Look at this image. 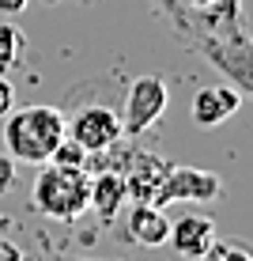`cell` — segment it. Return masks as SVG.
I'll return each instance as SVG.
<instances>
[{"label":"cell","mask_w":253,"mask_h":261,"mask_svg":"<svg viewBox=\"0 0 253 261\" xmlns=\"http://www.w3.org/2000/svg\"><path fill=\"white\" fill-rule=\"evenodd\" d=\"M166 102H170V91H166V80H162V76H140V80H132L129 95H125L121 129L129 133V137L148 133L151 125L162 118Z\"/></svg>","instance_id":"5b68a950"},{"label":"cell","mask_w":253,"mask_h":261,"mask_svg":"<svg viewBox=\"0 0 253 261\" xmlns=\"http://www.w3.org/2000/svg\"><path fill=\"white\" fill-rule=\"evenodd\" d=\"M23 53H26V34L12 19H0V76H8L12 68H19Z\"/></svg>","instance_id":"8fae6325"},{"label":"cell","mask_w":253,"mask_h":261,"mask_svg":"<svg viewBox=\"0 0 253 261\" xmlns=\"http://www.w3.org/2000/svg\"><path fill=\"white\" fill-rule=\"evenodd\" d=\"M166 235H170L166 212L155 208V204H148V201H132V208H129V239L136 242V246H144V250H159V246H166Z\"/></svg>","instance_id":"9c48e42d"},{"label":"cell","mask_w":253,"mask_h":261,"mask_svg":"<svg viewBox=\"0 0 253 261\" xmlns=\"http://www.w3.org/2000/svg\"><path fill=\"white\" fill-rule=\"evenodd\" d=\"M223 193V182L212 170L201 167H166V174L159 178V186L151 190L148 204L155 208H170L178 201H215Z\"/></svg>","instance_id":"277c9868"},{"label":"cell","mask_w":253,"mask_h":261,"mask_svg":"<svg viewBox=\"0 0 253 261\" xmlns=\"http://www.w3.org/2000/svg\"><path fill=\"white\" fill-rule=\"evenodd\" d=\"M65 137L76 140L87 155H102L125 137L121 114L102 102H83L79 110H72V118H65Z\"/></svg>","instance_id":"3957f363"},{"label":"cell","mask_w":253,"mask_h":261,"mask_svg":"<svg viewBox=\"0 0 253 261\" xmlns=\"http://www.w3.org/2000/svg\"><path fill=\"white\" fill-rule=\"evenodd\" d=\"M196 261H253V250L246 239H212V246L204 250Z\"/></svg>","instance_id":"7c38bea8"},{"label":"cell","mask_w":253,"mask_h":261,"mask_svg":"<svg viewBox=\"0 0 253 261\" xmlns=\"http://www.w3.org/2000/svg\"><path fill=\"white\" fill-rule=\"evenodd\" d=\"M212 239H215V223L208 220V216H201V212H185L182 220H174V223H170L166 246L174 250L178 257L196 261L208 246H212Z\"/></svg>","instance_id":"52a82bcc"},{"label":"cell","mask_w":253,"mask_h":261,"mask_svg":"<svg viewBox=\"0 0 253 261\" xmlns=\"http://www.w3.org/2000/svg\"><path fill=\"white\" fill-rule=\"evenodd\" d=\"M76 4H91V0H76Z\"/></svg>","instance_id":"2e32d148"},{"label":"cell","mask_w":253,"mask_h":261,"mask_svg":"<svg viewBox=\"0 0 253 261\" xmlns=\"http://www.w3.org/2000/svg\"><path fill=\"white\" fill-rule=\"evenodd\" d=\"M12 186H15V159L12 155H0V197L12 193Z\"/></svg>","instance_id":"4fadbf2b"},{"label":"cell","mask_w":253,"mask_h":261,"mask_svg":"<svg viewBox=\"0 0 253 261\" xmlns=\"http://www.w3.org/2000/svg\"><path fill=\"white\" fill-rule=\"evenodd\" d=\"M26 4H31V0H0V15H4V19H12V15H19Z\"/></svg>","instance_id":"9a60e30c"},{"label":"cell","mask_w":253,"mask_h":261,"mask_svg":"<svg viewBox=\"0 0 253 261\" xmlns=\"http://www.w3.org/2000/svg\"><path fill=\"white\" fill-rule=\"evenodd\" d=\"M242 95L234 84H215V87H201L189 102V118H193L196 129H215V125L231 121L234 114L242 110Z\"/></svg>","instance_id":"8992f818"},{"label":"cell","mask_w":253,"mask_h":261,"mask_svg":"<svg viewBox=\"0 0 253 261\" xmlns=\"http://www.w3.org/2000/svg\"><path fill=\"white\" fill-rule=\"evenodd\" d=\"M166 167H170V163H162V159L148 155V151H136V155H132L129 174H121V178H125V190H129L132 201H148L151 190L159 186V178L166 174Z\"/></svg>","instance_id":"30bf717a"},{"label":"cell","mask_w":253,"mask_h":261,"mask_svg":"<svg viewBox=\"0 0 253 261\" xmlns=\"http://www.w3.org/2000/svg\"><path fill=\"white\" fill-rule=\"evenodd\" d=\"M0 121H4V148L15 163L42 167L65 140V114L57 106H19V110L12 106Z\"/></svg>","instance_id":"6da1fadb"},{"label":"cell","mask_w":253,"mask_h":261,"mask_svg":"<svg viewBox=\"0 0 253 261\" xmlns=\"http://www.w3.org/2000/svg\"><path fill=\"white\" fill-rule=\"evenodd\" d=\"M87 197H91V170L87 167H57L42 163L34 178V208L49 220L72 223L87 212Z\"/></svg>","instance_id":"7a4b0ae2"},{"label":"cell","mask_w":253,"mask_h":261,"mask_svg":"<svg viewBox=\"0 0 253 261\" xmlns=\"http://www.w3.org/2000/svg\"><path fill=\"white\" fill-rule=\"evenodd\" d=\"M12 106H15V84L8 76H0V118H4Z\"/></svg>","instance_id":"5bb4252c"},{"label":"cell","mask_w":253,"mask_h":261,"mask_svg":"<svg viewBox=\"0 0 253 261\" xmlns=\"http://www.w3.org/2000/svg\"><path fill=\"white\" fill-rule=\"evenodd\" d=\"M129 204V190H125L121 170H102L91 174V197H87V208H91L102 223H114L117 212H125Z\"/></svg>","instance_id":"ba28073f"}]
</instances>
